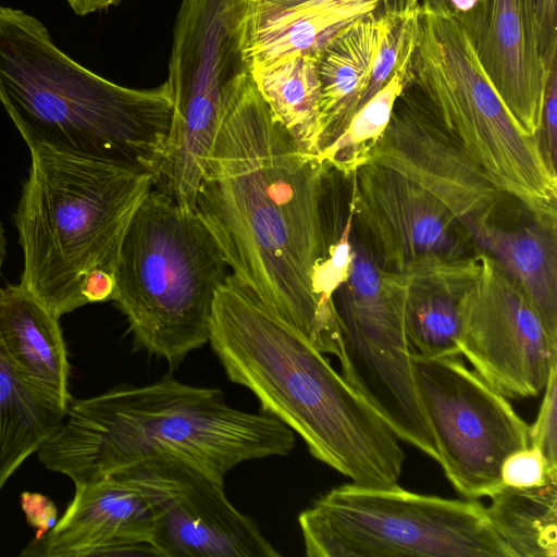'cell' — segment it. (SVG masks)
I'll return each mask as SVG.
<instances>
[{"mask_svg":"<svg viewBox=\"0 0 557 557\" xmlns=\"http://www.w3.org/2000/svg\"><path fill=\"white\" fill-rule=\"evenodd\" d=\"M327 170L274 119L250 76L228 101L195 213L232 276L320 351L338 356L324 264L333 244Z\"/></svg>","mask_w":557,"mask_h":557,"instance_id":"1","label":"cell"},{"mask_svg":"<svg viewBox=\"0 0 557 557\" xmlns=\"http://www.w3.org/2000/svg\"><path fill=\"white\" fill-rule=\"evenodd\" d=\"M209 344L228 380L315 459L358 485H398L405 453L389 425L322 351L231 274L215 292Z\"/></svg>","mask_w":557,"mask_h":557,"instance_id":"2","label":"cell"},{"mask_svg":"<svg viewBox=\"0 0 557 557\" xmlns=\"http://www.w3.org/2000/svg\"><path fill=\"white\" fill-rule=\"evenodd\" d=\"M295 433L267 413L230 406L221 389L164 375L144 386H120L73 399L39 461L74 484L91 483L137 465L173 459L224 484L237 465L286 456Z\"/></svg>","mask_w":557,"mask_h":557,"instance_id":"3","label":"cell"},{"mask_svg":"<svg viewBox=\"0 0 557 557\" xmlns=\"http://www.w3.org/2000/svg\"><path fill=\"white\" fill-rule=\"evenodd\" d=\"M0 102L30 151L128 164L157 183L173 114L168 82H110L59 49L37 17L3 5Z\"/></svg>","mask_w":557,"mask_h":557,"instance_id":"4","label":"cell"},{"mask_svg":"<svg viewBox=\"0 0 557 557\" xmlns=\"http://www.w3.org/2000/svg\"><path fill=\"white\" fill-rule=\"evenodd\" d=\"M30 157L15 213L20 285L60 319L87 304L82 285L90 271L114 273L126 230L156 177L137 166L47 149Z\"/></svg>","mask_w":557,"mask_h":557,"instance_id":"5","label":"cell"},{"mask_svg":"<svg viewBox=\"0 0 557 557\" xmlns=\"http://www.w3.org/2000/svg\"><path fill=\"white\" fill-rule=\"evenodd\" d=\"M408 73L493 184L534 222L557 230V171L542 137L524 132L510 115L447 0H419Z\"/></svg>","mask_w":557,"mask_h":557,"instance_id":"6","label":"cell"},{"mask_svg":"<svg viewBox=\"0 0 557 557\" xmlns=\"http://www.w3.org/2000/svg\"><path fill=\"white\" fill-rule=\"evenodd\" d=\"M227 275L197 214L152 187L120 247L112 300L127 319L135 347L177 367L209 343L215 292Z\"/></svg>","mask_w":557,"mask_h":557,"instance_id":"7","label":"cell"},{"mask_svg":"<svg viewBox=\"0 0 557 557\" xmlns=\"http://www.w3.org/2000/svg\"><path fill=\"white\" fill-rule=\"evenodd\" d=\"M308 557H513L475 499L346 483L300 512Z\"/></svg>","mask_w":557,"mask_h":557,"instance_id":"8","label":"cell"},{"mask_svg":"<svg viewBox=\"0 0 557 557\" xmlns=\"http://www.w3.org/2000/svg\"><path fill=\"white\" fill-rule=\"evenodd\" d=\"M250 0H182L168 84L173 114L156 185L183 210L196 194L231 98L251 76Z\"/></svg>","mask_w":557,"mask_h":557,"instance_id":"9","label":"cell"},{"mask_svg":"<svg viewBox=\"0 0 557 557\" xmlns=\"http://www.w3.org/2000/svg\"><path fill=\"white\" fill-rule=\"evenodd\" d=\"M350 239L349 273L333 296L342 375L399 440L438 462L406 329V277L381 269L359 242Z\"/></svg>","mask_w":557,"mask_h":557,"instance_id":"10","label":"cell"},{"mask_svg":"<svg viewBox=\"0 0 557 557\" xmlns=\"http://www.w3.org/2000/svg\"><path fill=\"white\" fill-rule=\"evenodd\" d=\"M412 363L446 478L468 499L491 497L503 486L505 458L530 445L529 424L459 355L414 351Z\"/></svg>","mask_w":557,"mask_h":557,"instance_id":"11","label":"cell"},{"mask_svg":"<svg viewBox=\"0 0 557 557\" xmlns=\"http://www.w3.org/2000/svg\"><path fill=\"white\" fill-rule=\"evenodd\" d=\"M459 347L474 372L507 398L539 396L557 366V336L504 268L483 251L465 297Z\"/></svg>","mask_w":557,"mask_h":557,"instance_id":"12","label":"cell"},{"mask_svg":"<svg viewBox=\"0 0 557 557\" xmlns=\"http://www.w3.org/2000/svg\"><path fill=\"white\" fill-rule=\"evenodd\" d=\"M113 475L132 482L148 502L156 556H281L256 521L230 503L224 484L186 462L160 459Z\"/></svg>","mask_w":557,"mask_h":557,"instance_id":"13","label":"cell"},{"mask_svg":"<svg viewBox=\"0 0 557 557\" xmlns=\"http://www.w3.org/2000/svg\"><path fill=\"white\" fill-rule=\"evenodd\" d=\"M368 162L407 177L465 227L494 222L508 198L438 119L409 73Z\"/></svg>","mask_w":557,"mask_h":557,"instance_id":"14","label":"cell"},{"mask_svg":"<svg viewBox=\"0 0 557 557\" xmlns=\"http://www.w3.org/2000/svg\"><path fill=\"white\" fill-rule=\"evenodd\" d=\"M349 178L351 230L381 269L401 274L425 258L479 252L450 211L401 174L367 162Z\"/></svg>","mask_w":557,"mask_h":557,"instance_id":"15","label":"cell"},{"mask_svg":"<svg viewBox=\"0 0 557 557\" xmlns=\"http://www.w3.org/2000/svg\"><path fill=\"white\" fill-rule=\"evenodd\" d=\"M153 516L140 490L112 475L75 484L63 516L23 549L24 557L156 556Z\"/></svg>","mask_w":557,"mask_h":557,"instance_id":"16","label":"cell"},{"mask_svg":"<svg viewBox=\"0 0 557 557\" xmlns=\"http://www.w3.org/2000/svg\"><path fill=\"white\" fill-rule=\"evenodd\" d=\"M459 15L508 112L524 132L539 135L548 74L539 54L528 0H483Z\"/></svg>","mask_w":557,"mask_h":557,"instance_id":"17","label":"cell"},{"mask_svg":"<svg viewBox=\"0 0 557 557\" xmlns=\"http://www.w3.org/2000/svg\"><path fill=\"white\" fill-rule=\"evenodd\" d=\"M0 347L21 380L67 410L70 362L59 318L20 284L0 290Z\"/></svg>","mask_w":557,"mask_h":557,"instance_id":"18","label":"cell"},{"mask_svg":"<svg viewBox=\"0 0 557 557\" xmlns=\"http://www.w3.org/2000/svg\"><path fill=\"white\" fill-rule=\"evenodd\" d=\"M480 265V251L462 259L430 257L403 274L407 281L406 329L425 357L460 355L465 297Z\"/></svg>","mask_w":557,"mask_h":557,"instance_id":"19","label":"cell"},{"mask_svg":"<svg viewBox=\"0 0 557 557\" xmlns=\"http://www.w3.org/2000/svg\"><path fill=\"white\" fill-rule=\"evenodd\" d=\"M395 16L371 14L357 20L343 27L318 53L319 152L346 129L360 109L375 57Z\"/></svg>","mask_w":557,"mask_h":557,"instance_id":"20","label":"cell"},{"mask_svg":"<svg viewBox=\"0 0 557 557\" xmlns=\"http://www.w3.org/2000/svg\"><path fill=\"white\" fill-rule=\"evenodd\" d=\"M465 230L479 251L504 268L557 336V230L534 221L517 227L486 221Z\"/></svg>","mask_w":557,"mask_h":557,"instance_id":"21","label":"cell"},{"mask_svg":"<svg viewBox=\"0 0 557 557\" xmlns=\"http://www.w3.org/2000/svg\"><path fill=\"white\" fill-rule=\"evenodd\" d=\"M381 0H338L247 23L246 53L250 66L298 55H318L345 26L379 14Z\"/></svg>","mask_w":557,"mask_h":557,"instance_id":"22","label":"cell"},{"mask_svg":"<svg viewBox=\"0 0 557 557\" xmlns=\"http://www.w3.org/2000/svg\"><path fill=\"white\" fill-rule=\"evenodd\" d=\"M4 256L0 249V280ZM66 411L21 380L0 347V491L23 461L55 434Z\"/></svg>","mask_w":557,"mask_h":557,"instance_id":"23","label":"cell"},{"mask_svg":"<svg viewBox=\"0 0 557 557\" xmlns=\"http://www.w3.org/2000/svg\"><path fill=\"white\" fill-rule=\"evenodd\" d=\"M252 81L274 119L296 146L317 156L321 85L315 55H298L251 67Z\"/></svg>","mask_w":557,"mask_h":557,"instance_id":"24","label":"cell"},{"mask_svg":"<svg viewBox=\"0 0 557 557\" xmlns=\"http://www.w3.org/2000/svg\"><path fill=\"white\" fill-rule=\"evenodd\" d=\"M485 507L513 557L557 556V479L534 487L502 486Z\"/></svg>","mask_w":557,"mask_h":557,"instance_id":"25","label":"cell"},{"mask_svg":"<svg viewBox=\"0 0 557 557\" xmlns=\"http://www.w3.org/2000/svg\"><path fill=\"white\" fill-rule=\"evenodd\" d=\"M409 57L410 52L388 83L358 110L346 129L317 154L327 170L349 178L359 166L369 161L405 86Z\"/></svg>","mask_w":557,"mask_h":557,"instance_id":"26","label":"cell"},{"mask_svg":"<svg viewBox=\"0 0 557 557\" xmlns=\"http://www.w3.org/2000/svg\"><path fill=\"white\" fill-rule=\"evenodd\" d=\"M557 479V465L550 463L542 450L529 445L508 455L500 467L504 486L534 487Z\"/></svg>","mask_w":557,"mask_h":557,"instance_id":"27","label":"cell"},{"mask_svg":"<svg viewBox=\"0 0 557 557\" xmlns=\"http://www.w3.org/2000/svg\"><path fill=\"white\" fill-rule=\"evenodd\" d=\"M535 421L529 425L530 445L557 465V366L550 371Z\"/></svg>","mask_w":557,"mask_h":557,"instance_id":"28","label":"cell"},{"mask_svg":"<svg viewBox=\"0 0 557 557\" xmlns=\"http://www.w3.org/2000/svg\"><path fill=\"white\" fill-rule=\"evenodd\" d=\"M338 0H250L248 23H259L286 13ZM419 0H381V16H400L413 11Z\"/></svg>","mask_w":557,"mask_h":557,"instance_id":"29","label":"cell"},{"mask_svg":"<svg viewBox=\"0 0 557 557\" xmlns=\"http://www.w3.org/2000/svg\"><path fill=\"white\" fill-rule=\"evenodd\" d=\"M539 54L548 74L557 63V0H528Z\"/></svg>","mask_w":557,"mask_h":557,"instance_id":"30","label":"cell"},{"mask_svg":"<svg viewBox=\"0 0 557 557\" xmlns=\"http://www.w3.org/2000/svg\"><path fill=\"white\" fill-rule=\"evenodd\" d=\"M540 135L547 161L557 171V63L550 69L545 85Z\"/></svg>","mask_w":557,"mask_h":557,"instance_id":"31","label":"cell"},{"mask_svg":"<svg viewBox=\"0 0 557 557\" xmlns=\"http://www.w3.org/2000/svg\"><path fill=\"white\" fill-rule=\"evenodd\" d=\"M21 507L26 522L36 530L37 537L47 533L58 521L54 503L40 493L23 492Z\"/></svg>","mask_w":557,"mask_h":557,"instance_id":"32","label":"cell"},{"mask_svg":"<svg viewBox=\"0 0 557 557\" xmlns=\"http://www.w3.org/2000/svg\"><path fill=\"white\" fill-rule=\"evenodd\" d=\"M114 290V273L103 269L90 271L84 278L82 285V294L87 304L112 300Z\"/></svg>","mask_w":557,"mask_h":557,"instance_id":"33","label":"cell"},{"mask_svg":"<svg viewBox=\"0 0 557 557\" xmlns=\"http://www.w3.org/2000/svg\"><path fill=\"white\" fill-rule=\"evenodd\" d=\"M72 10L81 16L107 9L120 3L122 0H66Z\"/></svg>","mask_w":557,"mask_h":557,"instance_id":"34","label":"cell"},{"mask_svg":"<svg viewBox=\"0 0 557 557\" xmlns=\"http://www.w3.org/2000/svg\"><path fill=\"white\" fill-rule=\"evenodd\" d=\"M482 1H483V0H476V3H478V2H482Z\"/></svg>","mask_w":557,"mask_h":557,"instance_id":"35","label":"cell"}]
</instances>
